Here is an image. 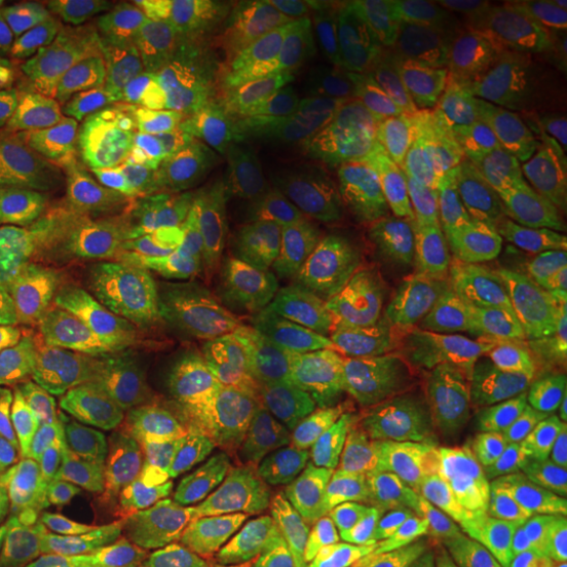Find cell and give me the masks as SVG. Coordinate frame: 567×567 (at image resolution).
<instances>
[{"label": "cell", "mask_w": 567, "mask_h": 567, "mask_svg": "<svg viewBox=\"0 0 567 567\" xmlns=\"http://www.w3.org/2000/svg\"><path fill=\"white\" fill-rule=\"evenodd\" d=\"M410 385L382 312L344 309L284 338L234 388L230 447L271 507L360 498L388 473Z\"/></svg>", "instance_id": "obj_1"}, {"label": "cell", "mask_w": 567, "mask_h": 567, "mask_svg": "<svg viewBox=\"0 0 567 567\" xmlns=\"http://www.w3.org/2000/svg\"><path fill=\"white\" fill-rule=\"evenodd\" d=\"M297 162H306L303 123L287 76H196L148 136L82 177L63 208L102 275L164 297L171 256L189 224L227 189Z\"/></svg>", "instance_id": "obj_2"}, {"label": "cell", "mask_w": 567, "mask_h": 567, "mask_svg": "<svg viewBox=\"0 0 567 567\" xmlns=\"http://www.w3.org/2000/svg\"><path fill=\"white\" fill-rule=\"evenodd\" d=\"M181 505L85 445L48 398L0 388V561L162 567Z\"/></svg>", "instance_id": "obj_3"}, {"label": "cell", "mask_w": 567, "mask_h": 567, "mask_svg": "<svg viewBox=\"0 0 567 567\" xmlns=\"http://www.w3.org/2000/svg\"><path fill=\"white\" fill-rule=\"evenodd\" d=\"M234 388V365L193 347L155 382L48 401L85 445L177 502L227 470Z\"/></svg>", "instance_id": "obj_4"}, {"label": "cell", "mask_w": 567, "mask_h": 567, "mask_svg": "<svg viewBox=\"0 0 567 567\" xmlns=\"http://www.w3.org/2000/svg\"><path fill=\"white\" fill-rule=\"evenodd\" d=\"M536 111L524 85L495 63L442 58L401 114L432 199V215L473 221L527 155Z\"/></svg>", "instance_id": "obj_5"}, {"label": "cell", "mask_w": 567, "mask_h": 567, "mask_svg": "<svg viewBox=\"0 0 567 567\" xmlns=\"http://www.w3.org/2000/svg\"><path fill=\"white\" fill-rule=\"evenodd\" d=\"M193 347L174 303L111 275L58 278L51 322L13 388L32 398L104 394L167 375Z\"/></svg>", "instance_id": "obj_6"}, {"label": "cell", "mask_w": 567, "mask_h": 567, "mask_svg": "<svg viewBox=\"0 0 567 567\" xmlns=\"http://www.w3.org/2000/svg\"><path fill=\"white\" fill-rule=\"evenodd\" d=\"M498 284V328L567 347V117L536 114L517 174L470 221Z\"/></svg>", "instance_id": "obj_7"}, {"label": "cell", "mask_w": 567, "mask_h": 567, "mask_svg": "<svg viewBox=\"0 0 567 567\" xmlns=\"http://www.w3.org/2000/svg\"><path fill=\"white\" fill-rule=\"evenodd\" d=\"M303 155L319 203L312 265L363 306L372 262L432 218L423 171L401 130L338 136L303 126Z\"/></svg>", "instance_id": "obj_8"}, {"label": "cell", "mask_w": 567, "mask_h": 567, "mask_svg": "<svg viewBox=\"0 0 567 567\" xmlns=\"http://www.w3.org/2000/svg\"><path fill=\"white\" fill-rule=\"evenodd\" d=\"M442 58L401 7H365L303 44L287 63V85L306 130L394 133L410 95Z\"/></svg>", "instance_id": "obj_9"}, {"label": "cell", "mask_w": 567, "mask_h": 567, "mask_svg": "<svg viewBox=\"0 0 567 567\" xmlns=\"http://www.w3.org/2000/svg\"><path fill=\"white\" fill-rule=\"evenodd\" d=\"M316 234L319 203L306 162L262 171L189 224L171 256L164 297L193 316L221 284L309 262Z\"/></svg>", "instance_id": "obj_10"}, {"label": "cell", "mask_w": 567, "mask_h": 567, "mask_svg": "<svg viewBox=\"0 0 567 567\" xmlns=\"http://www.w3.org/2000/svg\"><path fill=\"white\" fill-rule=\"evenodd\" d=\"M401 10L445 58L495 63L536 114L567 117V0H410Z\"/></svg>", "instance_id": "obj_11"}, {"label": "cell", "mask_w": 567, "mask_h": 567, "mask_svg": "<svg viewBox=\"0 0 567 567\" xmlns=\"http://www.w3.org/2000/svg\"><path fill=\"white\" fill-rule=\"evenodd\" d=\"M363 306L457 331L498 328V284L470 221L425 218L398 237L365 275Z\"/></svg>", "instance_id": "obj_12"}, {"label": "cell", "mask_w": 567, "mask_h": 567, "mask_svg": "<svg viewBox=\"0 0 567 567\" xmlns=\"http://www.w3.org/2000/svg\"><path fill=\"white\" fill-rule=\"evenodd\" d=\"M338 22V7L319 0H152L140 7L145 35L208 80L249 76L281 48Z\"/></svg>", "instance_id": "obj_13"}, {"label": "cell", "mask_w": 567, "mask_h": 567, "mask_svg": "<svg viewBox=\"0 0 567 567\" xmlns=\"http://www.w3.org/2000/svg\"><path fill=\"white\" fill-rule=\"evenodd\" d=\"M186 80L181 63L155 44L117 76L44 117L29 164L54 181L95 174L123 145L148 136L162 123Z\"/></svg>", "instance_id": "obj_14"}, {"label": "cell", "mask_w": 567, "mask_h": 567, "mask_svg": "<svg viewBox=\"0 0 567 567\" xmlns=\"http://www.w3.org/2000/svg\"><path fill=\"white\" fill-rule=\"evenodd\" d=\"M382 322L404 363L410 394L445 404L470 406L507 398L527 388L558 353L543 338L507 328L457 331L385 312Z\"/></svg>", "instance_id": "obj_15"}, {"label": "cell", "mask_w": 567, "mask_h": 567, "mask_svg": "<svg viewBox=\"0 0 567 567\" xmlns=\"http://www.w3.org/2000/svg\"><path fill=\"white\" fill-rule=\"evenodd\" d=\"M44 117L145 58L155 41L117 7H63L0 25Z\"/></svg>", "instance_id": "obj_16"}, {"label": "cell", "mask_w": 567, "mask_h": 567, "mask_svg": "<svg viewBox=\"0 0 567 567\" xmlns=\"http://www.w3.org/2000/svg\"><path fill=\"white\" fill-rule=\"evenodd\" d=\"M344 309L357 306L309 259L221 284L189 316L186 341L230 365H244L271 344Z\"/></svg>", "instance_id": "obj_17"}, {"label": "cell", "mask_w": 567, "mask_h": 567, "mask_svg": "<svg viewBox=\"0 0 567 567\" xmlns=\"http://www.w3.org/2000/svg\"><path fill=\"white\" fill-rule=\"evenodd\" d=\"M466 548L473 567H567V435L483 488Z\"/></svg>", "instance_id": "obj_18"}, {"label": "cell", "mask_w": 567, "mask_h": 567, "mask_svg": "<svg viewBox=\"0 0 567 567\" xmlns=\"http://www.w3.org/2000/svg\"><path fill=\"white\" fill-rule=\"evenodd\" d=\"M382 480L413 495L470 511L495 480L486 429L470 406L410 394Z\"/></svg>", "instance_id": "obj_19"}, {"label": "cell", "mask_w": 567, "mask_h": 567, "mask_svg": "<svg viewBox=\"0 0 567 567\" xmlns=\"http://www.w3.org/2000/svg\"><path fill=\"white\" fill-rule=\"evenodd\" d=\"M177 502L196 514L199 567H324L290 546L256 502L234 486L227 470L183 492Z\"/></svg>", "instance_id": "obj_20"}, {"label": "cell", "mask_w": 567, "mask_h": 567, "mask_svg": "<svg viewBox=\"0 0 567 567\" xmlns=\"http://www.w3.org/2000/svg\"><path fill=\"white\" fill-rule=\"evenodd\" d=\"M401 567H473L466 511L379 480L357 498Z\"/></svg>", "instance_id": "obj_21"}, {"label": "cell", "mask_w": 567, "mask_h": 567, "mask_svg": "<svg viewBox=\"0 0 567 567\" xmlns=\"http://www.w3.org/2000/svg\"><path fill=\"white\" fill-rule=\"evenodd\" d=\"M470 410L486 429L495 476L527 464L567 435V401L539 375L507 398L470 404Z\"/></svg>", "instance_id": "obj_22"}, {"label": "cell", "mask_w": 567, "mask_h": 567, "mask_svg": "<svg viewBox=\"0 0 567 567\" xmlns=\"http://www.w3.org/2000/svg\"><path fill=\"white\" fill-rule=\"evenodd\" d=\"M306 558L324 567H401L357 498L334 505L271 507Z\"/></svg>", "instance_id": "obj_23"}, {"label": "cell", "mask_w": 567, "mask_h": 567, "mask_svg": "<svg viewBox=\"0 0 567 567\" xmlns=\"http://www.w3.org/2000/svg\"><path fill=\"white\" fill-rule=\"evenodd\" d=\"M58 275L44 265L0 271V388L17 382L54 312Z\"/></svg>", "instance_id": "obj_24"}, {"label": "cell", "mask_w": 567, "mask_h": 567, "mask_svg": "<svg viewBox=\"0 0 567 567\" xmlns=\"http://www.w3.org/2000/svg\"><path fill=\"white\" fill-rule=\"evenodd\" d=\"M41 123H44V107L39 95L0 35V171L3 174H17L20 164L32 162Z\"/></svg>", "instance_id": "obj_25"}, {"label": "cell", "mask_w": 567, "mask_h": 567, "mask_svg": "<svg viewBox=\"0 0 567 567\" xmlns=\"http://www.w3.org/2000/svg\"><path fill=\"white\" fill-rule=\"evenodd\" d=\"M48 215L35 183L0 171V271L32 265L44 244Z\"/></svg>", "instance_id": "obj_26"}, {"label": "cell", "mask_w": 567, "mask_h": 567, "mask_svg": "<svg viewBox=\"0 0 567 567\" xmlns=\"http://www.w3.org/2000/svg\"><path fill=\"white\" fill-rule=\"evenodd\" d=\"M539 379H543L555 394H561L567 401V347L565 350H558V353L548 360L546 369L539 372Z\"/></svg>", "instance_id": "obj_27"}, {"label": "cell", "mask_w": 567, "mask_h": 567, "mask_svg": "<svg viewBox=\"0 0 567 567\" xmlns=\"http://www.w3.org/2000/svg\"><path fill=\"white\" fill-rule=\"evenodd\" d=\"M0 567H82V565H61V561H0Z\"/></svg>", "instance_id": "obj_28"}, {"label": "cell", "mask_w": 567, "mask_h": 567, "mask_svg": "<svg viewBox=\"0 0 567 567\" xmlns=\"http://www.w3.org/2000/svg\"><path fill=\"white\" fill-rule=\"evenodd\" d=\"M7 13H10V3H7V0H0V22L7 20Z\"/></svg>", "instance_id": "obj_29"}]
</instances>
